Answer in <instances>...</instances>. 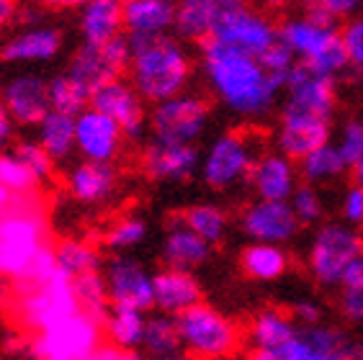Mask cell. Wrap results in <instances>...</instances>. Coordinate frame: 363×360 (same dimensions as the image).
<instances>
[{"label":"cell","mask_w":363,"mask_h":360,"mask_svg":"<svg viewBox=\"0 0 363 360\" xmlns=\"http://www.w3.org/2000/svg\"><path fill=\"white\" fill-rule=\"evenodd\" d=\"M201 64L217 101L238 116H266L284 90V85L268 75L258 57L224 47L214 39L201 44Z\"/></svg>","instance_id":"6da1fadb"},{"label":"cell","mask_w":363,"mask_h":360,"mask_svg":"<svg viewBox=\"0 0 363 360\" xmlns=\"http://www.w3.org/2000/svg\"><path fill=\"white\" fill-rule=\"evenodd\" d=\"M132 42V39H129ZM191 57L175 36L132 42V85L147 101L162 103L181 96L191 80Z\"/></svg>","instance_id":"7a4b0ae2"},{"label":"cell","mask_w":363,"mask_h":360,"mask_svg":"<svg viewBox=\"0 0 363 360\" xmlns=\"http://www.w3.org/2000/svg\"><path fill=\"white\" fill-rule=\"evenodd\" d=\"M279 42L294 55L299 64L317 69L320 75H328L335 80L342 69L348 67V55L342 47L340 26L320 23L315 18L294 16L279 26Z\"/></svg>","instance_id":"3957f363"},{"label":"cell","mask_w":363,"mask_h":360,"mask_svg":"<svg viewBox=\"0 0 363 360\" xmlns=\"http://www.w3.org/2000/svg\"><path fill=\"white\" fill-rule=\"evenodd\" d=\"M181 332L183 353L196 360H222L230 358L240 345V332L230 317L209 304H199L181 317H175Z\"/></svg>","instance_id":"277c9868"},{"label":"cell","mask_w":363,"mask_h":360,"mask_svg":"<svg viewBox=\"0 0 363 360\" xmlns=\"http://www.w3.org/2000/svg\"><path fill=\"white\" fill-rule=\"evenodd\" d=\"M260 137L247 129L219 134L201 157V175L211 188H235L250 178L260 157Z\"/></svg>","instance_id":"5b68a950"},{"label":"cell","mask_w":363,"mask_h":360,"mask_svg":"<svg viewBox=\"0 0 363 360\" xmlns=\"http://www.w3.org/2000/svg\"><path fill=\"white\" fill-rule=\"evenodd\" d=\"M44 247V227L36 211L23 208L18 201L11 211L0 214V276L21 281Z\"/></svg>","instance_id":"8992f818"},{"label":"cell","mask_w":363,"mask_h":360,"mask_svg":"<svg viewBox=\"0 0 363 360\" xmlns=\"http://www.w3.org/2000/svg\"><path fill=\"white\" fill-rule=\"evenodd\" d=\"M77 298L72 281L57 270L47 278H34V281H21V301H18V317L31 330H49L65 319L75 317Z\"/></svg>","instance_id":"52a82bcc"},{"label":"cell","mask_w":363,"mask_h":360,"mask_svg":"<svg viewBox=\"0 0 363 360\" xmlns=\"http://www.w3.org/2000/svg\"><path fill=\"white\" fill-rule=\"evenodd\" d=\"M363 255V237L342 222H328L317 229L309 247V270L322 286H340L348 268Z\"/></svg>","instance_id":"ba28073f"},{"label":"cell","mask_w":363,"mask_h":360,"mask_svg":"<svg viewBox=\"0 0 363 360\" xmlns=\"http://www.w3.org/2000/svg\"><path fill=\"white\" fill-rule=\"evenodd\" d=\"M211 39L260 60L279 44V26H273L268 16L258 13L242 3H222Z\"/></svg>","instance_id":"9c48e42d"},{"label":"cell","mask_w":363,"mask_h":360,"mask_svg":"<svg viewBox=\"0 0 363 360\" xmlns=\"http://www.w3.org/2000/svg\"><path fill=\"white\" fill-rule=\"evenodd\" d=\"M356 342L333 325H296V332L276 350H252L250 360H353Z\"/></svg>","instance_id":"30bf717a"},{"label":"cell","mask_w":363,"mask_h":360,"mask_svg":"<svg viewBox=\"0 0 363 360\" xmlns=\"http://www.w3.org/2000/svg\"><path fill=\"white\" fill-rule=\"evenodd\" d=\"M206 124H209V108L203 98L194 93H181L162 103H155L150 113L155 142H168V145H194L206 132Z\"/></svg>","instance_id":"8fae6325"},{"label":"cell","mask_w":363,"mask_h":360,"mask_svg":"<svg viewBox=\"0 0 363 360\" xmlns=\"http://www.w3.org/2000/svg\"><path fill=\"white\" fill-rule=\"evenodd\" d=\"M101 322L77 312L44 330L34 342L36 360H88L101 350Z\"/></svg>","instance_id":"7c38bea8"},{"label":"cell","mask_w":363,"mask_h":360,"mask_svg":"<svg viewBox=\"0 0 363 360\" xmlns=\"http://www.w3.org/2000/svg\"><path fill=\"white\" fill-rule=\"evenodd\" d=\"M129 62H132V42H129V36L121 34L104 47L83 44L72 57L67 75L93 96L98 88L119 80L121 72L129 69Z\"/></svg>","instance_id":"4fadbf2b"},{"label":"cell","mask_w":363,"mask_h":360,"mask_svg":"<svg viewBox=\"0 0 363 360\" xmlns=\"http://www.w3.org/2000/svg\"><path fill=\"white\" fill-rule=\"evenodd\" d=\"M152 278H155V273H150L140 260L126 257V255L111 257L104 270L106 291H108L111 306H124V309L147 312L150 306H155Z\"/></svg>","instance_id":"5bb4252c"},{"label":"cell","mask_w":363,"mask_h":360,"mask_svg":"<svg viewBox=\"0 0 363 360\" xmlns=\"http://www.w3.org/2000/svg\"><path fill=\"white\" fill-rule=\"evenodd\" d=\"M284 90H286V101H284L286 111L333 118V108H335V83H333V77L320 75L317 69L307 67V64H296Z\"/></svg>","instance_id":"9a60e30c"},{"label":"cell","mask_w":363,"mask_h":360,"mask_svg":"<svg viewBox=\"0 0 363 360\" xmlns=\"http://www.w3.org/2000/svg\"><path fill=\"white\" fill-rule=\"evenodd\" d=\"M276 145H279V154L284 157L304 159L309 152L330 145V118L281 108Z\"/></svg>","instance_id":"2e32d148"},{"label":"cell","mask_w":363,"mask_h":360,"mask_svg":"<svg viewBox=\"0 0 363 360\" xmlns=\"http://www.w3.org/2000/svg\"><path fill=\"white\" fill-rule=\"evenodd\" d=\"M91 108L98 113H104L106 118H111L113 124L121 129V134L140 137L142 129H145L147 116H145V106H142V96L134 90L132 83H124L121 77L93 93Z\"/></svg>","instance_id":"e0dca14e"},{"label":"cell","mask_w":363,"mask_h":360,"mask_svg":"<svg viewBox=\"0 0 363 360\" xmlns=\"http://www.w3.org/2000/svg\"><path fill=\"white\" fill-rule=\"evenodd\" d=\"M240 224H242V232L250 237L252 242L279 244V247L281 242H289L299 229V222H296L289 203L260 201V198L245 208Z\"/></svg>","instance_id":"ac0fdd59"},{"label":"cell","mask_w":363,"mask_h":360,"mask_svg":"<svg viewBox=\"0 0 363 360\" xmlns=\"http://www.w3.org/2000/svg\"><path fill=\"white\" fill-rule=\"evenodd\" d=\"M121 129L104 113L93 111L91 106L75 116V150L88 162H111L121 147Z\"/></svg>","instance_id":"d6986e66"},{"label":"cell","mask_w":363,"mask_h":360,"mask_svg":"<svg viewBox=\"0 0 363 360\" xmlns=\"http://www.w3.org/2000/svg\"><path fill=\"white\" fill-rule=\"evenodd\" d=\"M3 108L13 121L26 126H39L52 108H49L47 80L34 72L16 75L3 88Z\"/></svg>","instance_id":"ffe728a7"},{"label":"cell","mask_w":363,"mask_h":360,"mask_svg":"<svg viewBox=\"0 0 363 360\" xmlns=\"http://www.w3.org/2000/svg\"><path fill=\"white\" fill-rule=\"evenodd\" d=\"M250 183L260 201L289 203L294 191L299 188V173H296L294 159L284 157V154H260L250 173Z\"/></svg>","instance_id":"44dd1931"},{"label":"cell","mask_w":363,"mask_h":360,"mask_svg":"<svg viewBox=\"0 0 363 360\" xmlns=\"http://www.w3.org/2000/svg\"><path fill=\"white\" fill-rule=\"evenodd\" d=\"M155 288V306L165 317H181L194 306L201 304V286L194 278V273L175 268H162L152 278Z\"/></svg>","instance_id":"7402d4cb"},{"label":"cell","mask_w":363,"mask_h":360,"mask_svg":"<svg viewBox=\"0 0 363 360\" xmlns=\"http://www.w3.org/2000/svg\"><path fill=\"white\" fill-rule=\"evenodd\" d=\"M126 36L132 42L168 36L173 28L175 6L170 0H129L121 6Z\"/></svg>","instance_id":"603a6c76"},{"label":"cell","mask_w":363,"mask_h":360,"mask_svg":"<svg viewBox=\"0 0 363 360\" xmlns=\"http://www.w3.org/2000/svg\"><path fill=\"white\" fill-rule=\"evenodd\" d=\"M62 49V34L60 28L49 26V23H34L26 26L23 31H16L0 55L8 62H47Z\"/></svg>","instance_id":"cb8c5ba5"},{"label":"cell","mask_w":363,"mask_h":360,"mask_svg":"<svg viewBox=\"0 0 363 360\" xmlns=\"http://www.w3.org/2000/svg\"><path fill=\"white\" fill-rule=\"evenodd\" d=\"M201 154L194 145L152 142L145 150V170L155 180H186L199 170Z\"/></svg>","instance_id":"d4e9b609"},{"label":"cell","mask_w":363,"mask_h":360,"mask_svg":"<svg viewBox=\"0 0 363 360\" xmlns=\"http://www.w3.org/2000/svg\"><path fill=\"white\" fill-rule=\"evenodd\" d=\"M211 255V244H206L199 235H194L183 222L173 224L162 242V260L165 268L186 270L191 273L194 268L203 265Z\"/></svg>","instance_id":"484cf974"},{"label":"cell","mask_w":363,"mask_h":360,"mask_svg":"<svg viewBox=\"0 0 363 360\" xmlns=\"http://www.w3.org/2000/svg\"><path fill=\"white\" fill-rule=\"evenodd\" d=\"M224 0H183L175 6L173 31L189 42H209Z\"/></svg>","instance_id":"4316f807"},{"label":"cell","mask_w":363,"mask_h":360,"mask_svg":"<svg viewBox=\"0 0 363 360\" xmlns=\"http://www.w3.org/2000/svg\"><path fill=\"white\" fill-rule=\"evenodd\" d=\"M124 16H121V3L116 0H91L85 3L80 13V34L85 44L91 47H104L121 36Z\"/></svg>","instance_id":"83f0119b"},{"label":"cell","mask_w":363,"mask_h":360,"mask_svg":"<svg viewBox=\"0 0 363 360\" xmlns=\"http://www.w3.org/2000/svg\"><path fill=\"white\" fill-rule=\"evenodd\" d=\"M116 173L106 162H88L83 159L67 173V188L77 201L83 203H101L113 193Z\"/></svg>","instance_id":"f1b7e54d"},{"label":"cell","mask_w":363,"mask_h":360,"mask_svg":"<svg viewBox=\"0 0 363 360\" xmlns=\"http://www.w3.org/2000/svg\"><path fill=\"white\" fill-rule=\"evenodd\" d=\"M142 347L152 360H178L183 353V342L178 325L173 317H147L145 337H142Z\"/></svg>","instance_id":"f546056e"},{"label":"cell","mask_w":363,"mask_h":360,"mask_svg":"<svg viewBox=\"0 0 363 360\" xmlns=\"http://www.w3.org/2000/svg\"><path fill=\"white\" fill-rule=\"evenodd\" d=\"M104 325H106V332H108L113 350H134V347L142 345L147 317H145V312H137V309L111 306L104 319Z\"/></svg>","instance_id":"4dcf8cb0"},{"label":"cell","mask_w":363,"mask_h":360,"mask_svg":"<svg viewBox=\"0 0 363 360\" xmlns=\"http://www.w3.org/2000/svg\"><path fill=\"white\" fill-rule=\"evenodd\" d=\"M294 332H296V322H294L286 312L263 309L258 317L252 319V327H250L252 350H276V347L284 345Z\"/></svg>","instance_id":"1f68e13d"},{"label":"cell","mask_w":363,"mask_h":360,"mask_svg":"<svg viewBox=\"0 0 363 360\" xmlns=\"http://www.w3.org/2000/svg\"><path fill=\"white\" fill-rule=\"evenodd\" d=\"M39 145L52 159H65L75 150V116L49 111L39 126Z\"/></svg>","instance_id":"d6a6232c"},{"label":"cell","mask_w":363,"mask_h":360,"mask_svg":"<svg viewBox=\"0 0 363 360\" xmlns=\"http://www.w3.org/2000/svg\"><path fill=\"white\" fill-rule=\"evenodd\" d=\"M55 265L67 281H77V278L88 276V273H98V255L96 249L88 242L80 240H65L55 249Z\"/></svg>","instance_id":"836d02e7"},{"label":"cell","mask_w":363,"mask_h":360,"mask_svg":"<svg viewBox=\"0 0 363 360\" xmlns=\"http://www.w3.org/2000/svg\"><path fill=\"white\" fill-rule=\"evenodd\" d=\"M286 265H289V257L279 244L252 242L250 247H245V252H242L245 273L250 278H255V281H276V278L284 276Z\"/></svg>","instance_id":"e575fe53"},{"label":"cell","mask_w":363,"mask_h":360,"mask_svg":"<svg viewBox=\"0 0 363 360\" xmlns=\"http://www.w3.org/2000/svg\"><path fill=\"white\" fill-rule=\"evenodd\" d=\"M47 90H49V108L67 113V116H80L88 108V103H91V93L80 83H75L67 72L47 80Z\"/></svg>","instance_id":"d590c367"},{"label":"cell","mask_w":363,"mask_h":360,"mask_svg":"<svg viewBox=\"0 0 363 360\" xmlns=\"http://www.w3.org/2000/svg\"><path fill=\"white\" fill-rule=\"evenodd\" d=\"M72 288H75L77 309L83 314H88V317H93L96 322H104L108 309H111L104 276L101 273H88V276L72 281Z\"/></svg>","instance_id":"8d00e7d4"},{"label":"cell","mask_w":363,"mask_h":360,"mask_svg":"<svg viewBox=\"0 0 363 360\" xmlns=\"http://www.w3.org/2000/svg\"><path fill=\"white\" fill-rule=\"evenodd\" d=\"M345 159L340 157L335 145H325L315 152H309L307 157L301 159V175L307 178L309 186H317V183H328V180H335L345 173Z\"/></svg>","instance_id":"74e56055"},{"label":"cell","mask_w":363,"mask_h":360,"mask_svg":"<svg viewBox=\"0 0 363 360\" xmlns=\"http://www.w3.org/2000/svg\"><path fill=\"white\" fill-rule=\"evenodd\" d=\"M183 224L194 235L201 237L206 244L222 242L224 235H227V214L219 206H211V203H199V206L189 208Z\"/></svg>","instance_id":"f35d334b"},{"label":"cell","mask_w":363,"mask_h":360,"mask_svg":"<svg viewBox=\"0 0 363 360\" xmlns=\"http://www.w3.org/2000/svg\"><path fill=\"white\" fill-rule=\"evenodd\" d=\"M289 206H291L299 224H315L325 214V203H322L320 191L315 186H309V183H304V186L294 191V196L289 198Z\"/></svg>","instance_id":"ab89813d"},{"label":"cell","mask_w":363,"mask_h":360,"mask_svg":"<svg viewBox=\"0 0 363 360\" xmlns=\"http://www.w3.org/2000/svg\"><path fill=\"white\" fill-rule=\"evenodd\" d=\"M147 224L137 216H124L119 222H113L111 229L106 232V242L111 249H132L145 242Z\"/></svg>","instance_id":"60d3db41"},{"label":"cell","mask_w":363,"mask_h":360,"mask_svg":"<svg viewBox=\"0 0 363 360\" xmlns=\"http://www.w3.org/2000/svg\"><path fill=\"white\" fill-rule=\"evenodd\" d=\"M13 157L21 162L28 170V175L34 178V183H42L52 175V167H55V159L44 152V147L39 142H21L16 147Z\"/></svg>","instance_id":"b9f144b4"},{"label":"cell","mask_w":363,"mask_h":360,"mask_svg":"<svg viewBox=\"0 0 363 360\" xmlns=\"http://www.w3.org/2000/svg\"><path fill=\"white\" fill-rule=\"evenodd\" d=\"M0 188L13 196H23L34 188V178L13 154H0Z\"/></svg>","instance_id":"7bdbcfd3"},{"label":"cell","mask_w":363,"mask_h":360,"mask_svg":"<svg viewBox=\"0 0 363 360\" xmlns=\"http://www.w3.org/2000/svg\"><path fill=\"white\" fill-rule=\"evenodd\" d=\"M260 64L266 67V72L273 77V80H276V83L286 88L289 77H291V72L296 69V64H299V62H296L291 52H289V49L279 42L276 47L271 49V52H266V55L260 57Z\"/></svg>","instance_id":"ee69618b"},{"label":"cell","mask_w":363,"mask_h":360,"mask_svg":"<svg viewBox=\"0 0 363 360\" xmlns=\"http://www.w3.org/2000/svg\"><path fill=\"white\" fill-rule=\"evenodd\" d=\"M335 147L340 157L345 159V165L353 167V162L363 154V121H348L342 126Z\"/></svg>","instance_id":"f6af8a7d"},{"label":"cell","mask_w":363,"mask_h":360,"mask_svg":"<svg viewBox=\"0 0 363 360\" xmlns=\"http://www.w3.org/2000/svg\"><path fill=\"white\" fill-rule=\"evenodd\" d=\"M340 36H342L345 55H348V62L353 64V67L363 69V16L342 23Z\"/></svg>","instance_id":"bcb514c9"},{"label":"cell","mask_w":363,"mask_h":360,"mask_svg":"<svg viewBox=\"0 0 363 360\" xmlns=\"http://www.w3.org/2000/svg\"><path fill=\"white\" fill-rule=\"evenodd\" d=\"M340 214H342V224L348 227H363V188L350 186L345 193H342L340 201Z\"/></svg>","instance_id":"7dc6e473"},{"label":"cell","mask_w":363,"mask_h":360,"mask_svg":"<svg viewBox=\"0 0 363 360\" xmlns=\"http://www.w3.org/2000/svg\"><path fill=\"white\" fill-rule=\"evenodd\" d=\"M340 312L353 325H363V286H340Z\"/></svg>","instance_id":"c3c4849f"},{"label":"cell","mask_w":363,"mask_h":360,"mask_svg":"<svg viewBox=\"0 0 363 360\" xmlns=\"http://www.w3.org/2000/svg\"><path fill=\"white\" fill-rule=\"evenodd\" d=\"M294 317L299 319L301 327H312V325H320V317H322V306L312 298H299L296 304H294Z\"/></svg>","instance_id":"681fc988"},{"label":"cell","mask_w":363,"mask_h":360,"mask_svg":"<svg viewBox=\"0 0 363 360\" xmlns=\"http://www.w3.org/2000/svg\"><path fill=\"white\" fill-rule=\"evenodd\" d=\"M11 134H13V118L8 116L6 108L0 106V147H3L8 139H11Z\"/></svg>","instance_id":"f907efd6"},{"label":"cell","mask_w":363,"mask_h":360,"mask_svg":"<svg viewBox=\"0 0 363 360\" xmlns=\"http://www.w3.org/2000/svg\"><path fill=\"white\" fill-rule=\"evenodd\" d=\"M13 13H16L13 3H8V0H0V28H3L8 21H11V18H13Z\"/></svg>","instance_id":"816d5d0a"},{"label":"cell","mask_w":363,"mask_h":360,"mask_svg":"<svg viewBox=\"0 0 363 360\" xmlns=\"http://www.w3.org/2000/svg\"><path fill=\"white\" fill-rule=\"evenodd\" d=\"M88 360H121V353L119 350H113V347H101V350Z\"/></svg>","instance_id":"f5cc1de1"},{"label":"cell","mask_w":363,"mask_h":360,"mask_svg":"<svg viewBox=\"0 0 363 360\" xmlns=\"http://www.w3.org/2000/svg\"><path fill=\"white\" fill-rule=\"evenodd\" d=\"M353 180H356V183H353V186L363 188V154L356 159V162H353Z\"/></svg>","instance_id":"db71d44e"},{"label":"cell","mask_w":363,"mask_h":360,"mask_svg":"<svg viewBox=\"0 0 363 360\" xmlns=\"http://www.w3.org/2000/svg\"><path fill=\"white\" fill-rule=\"evenodd\" d=\"M6 301H8V286H6V281H3V276H0V312H3Z\"/></svg>","instance_id":"11a10c76"},{"label":"cell","mask_w":363,"mask_h":360,"mask_svg":"<svg viewBox=\"0 0 363 360\" xmlns=\"http://www.w3.org/2000/svg\"><path fill=\"white\" fill-rule=\"evenodd\" d=\"M121 360H145V358H140L137 353H124L121 355Z\"/></svg>","instance_id":"9f6ffc18"},{"label":"cell","mask_w":363,"mask_h":360,"mask_svg":"<svg viewBox=\"0 0 363 360\" xmlns=\"http://www.w3.org/2000/svg\"><path fill=\"white\" fill-rule=\"evenodd\" d=\"M353 360H363V345H356V358Z\"/></svg>","instance_id":"6f0895ef"},{"label":"cell","mask_w":363,"mask_h":360,"mask_svg":"<svg viewBox=\"0 0 363 360\" xmlns=\"http://www.w3.org/2000/svg\"><path fill=\"white\" fill-rule=\"evenodd\" d=\"M361 237H363V232H361Z\"/></svg>","instance_id":"680465c9"},{"label":"cell","mask_w":363,"mask_h":360,"mask_svg":"<svg viewBox=\"0 0 363 360\" xmlns=\"http://www.w3.org/2000/svg\"><path fill=\"white\" fill-rule=\"evenodd\" d=\"M34 360H36V358H34Z\"/></svg>","instance_id":"91938a15"}]
</instances>
